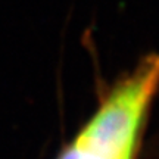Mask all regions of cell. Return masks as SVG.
<instances>
[{
    "label": "cell",
    "instance_id": "1",
    "mask_svg": "<svg viewBox=\"0 0 159 159\" xmlns=\"http://www.w3.org/2000/svg\"><path fill=\"white\" fill-rule=\"evenodd\" d=\"M158 87L159 56L152 55L109 93L75 140L103 159L136 155L143 118Z\"/></svg>",
    "mask_w": 159,
    "mask_h": 159
}]
</instances>
